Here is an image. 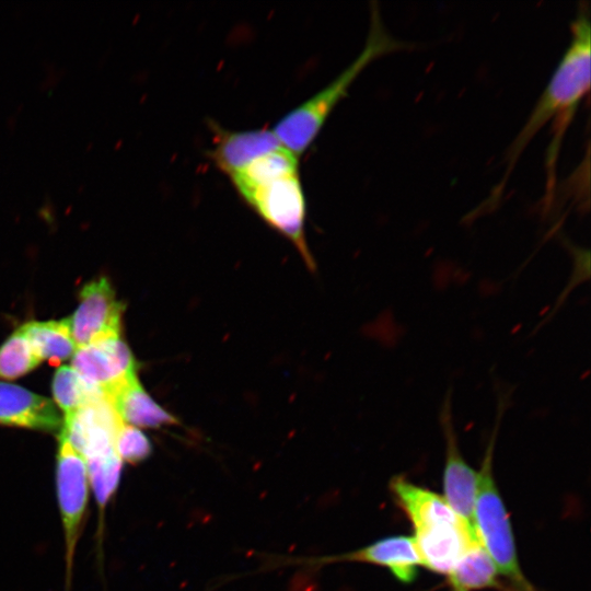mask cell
Wrapping results in <instances>:
<instances>
[{"instance_id": "14", "label": "cell", "mask_w": 591, "mask_h": 591, "mask_svg": "<svg viewBox=\"0 0 591 591\" xmlns=\"http://www.w3.org/2000/svg\"><path fill=\"white\" fill-rule=\"evenodd\" d=\"M120 419L134 427L160 428L177 424V419L162 408L143 390L138 378L107 398Z\"/></svg>"}, {"instance_id": "9", "label": "cell", "mask_w": 591, "mask_h": 591, "mask_svg": "<svg viewBox=\"0 0 591 591\" xmlns=\"http://www.w3.org/2000/svg\"><path fill=\"white\" fill-rule=\"evenodd\" d=\"M439 420L445 441L443 498L463 521L475 529L474 508L479 474L467 464L459 448L452 414V387L444 395Z\"/></svg>"}, {"instance_id": "17", "label": "cell", "mask_w": 591, "mask_h": 591, "mask_svg": "<svg viewBox=\"0 0 591 591\" xmlns=\"http://www.w3.org/2000/svg\"><path fill=\"white\" fill-rule=\"evenodd\" d=\"M51 390L55 402L63 412L65 417L103 396L86 384L73 368L67 366L60 367L55 372Z\"/></svg>"}, {"instance_id": "19", "label": "cell", "mask_w": 591, "mask_h": 591, "mask_svg": "<svg viewBox=\"0 0 591 591\" xmlns=\"http://www.w3.org/2000/svg\"><path fill=\"white\" fill-rule=\"evenodd\" d=\"M115 449L123 462L137 464L152 453V444L137 427L123 424L115 437Z\"/></svg>"}, {"instance_id": "2", "label": "cell", "mask_w": 591, "mask_h": 591, "mask_svg": "<svg viewBox=\"0 0 591 591\" xmlns=\"http://www.w3.org/2000/svg\"><path fill=\"white\" fill-rule=\"evenodd\" d=\"M410 43L395 38L386 30L378 2H370V27L363 49L332 82L299 106L287 113L274 127L281 143L297 157L315 140L335 106L374 59L397 50L409 49Z\"/></svg>"}, {"instance_id": "11", "label": "cell", "mask_w": 591, "mask_h": 591, "mask_svg": "<svg viewBox=\"0 0 591 591\" xmlns=\"http://www.w3.org/2000/svg\"><path fill=\"white\" fill-rule=\"evenodd\" d=\"M210 128L213 137L208 155L227 175L265 153L285 147L267 127L234 131L210 123Z\"/></svg>"}, {"instance_id": "8", "label": "cell", "mask_w": 591, "mask_h": 591, "mask_svg": "<svg viewBox=\"0 0 591 591\" xmlns=\"http://www.w3.org/2000/svg\"><path fill=\"white\" fill-rule=\"evenodd\" d=\"M123 424L109 401L102 396L66 416L61 432L86 464L118 455L115 437Z\"/></svg>"}, {"instance_id": "3", "label": "cell", "mask_w": 591, "mask_h": 591, "mask_svg": "<svg viewBox=\"0 0 591 591\" xmlns=\"http://www.w3.org/2000/svg\"><path fill=\"white\" fill-rule=\"evenodd\" d=\"M511 392H497L496 422L478 471L479 480L474 508V526L480 545L494 561L510 591H536L523 575L510 519L493 475L495 442L501 419L511 403Z\"/></svg>"}, {"instance_id": "7", "label": "cell", "mask_w": 591, "mask_h": 591, "mask_svg": "<svg viewBox=\"0 0 591 591\" xmlns=\"http://www.w3.org/2000/svg\"><path fill=\"white\" fill-rule=\"evenodd\" d=\"M79 298L77 310L65 318L77 348L119 336L124 304L106 278L86 283Z\"/></svg>"}, {"instance_id": "4", "label": "cell", "mask_w": 591, "mask_h": 591, "mask_svg": "<svg viewBox=\"0 0 591 591\" xmlns=\"http://www.w3.org/2000/svg\"><path fill=\"white\" fill-rule=\"evenodd\" d=\"M236 192L269 227L289 239L305 263L313 267L314 263L305 242L306 207L299 171Z\"/></svg>"}, {"instance_id": "12", "label": "cell", "mask_w": 591, "mask_h": 591, "mask_svg": "<svg viewBox=\"0 0 591 591\" xmlns=\"http://www.w3.org/2000/svg\"><path fill=\"white\" fill-rule=\"evenodd\" d=\"M62 422L49 398L22 386L0 382V425L59 434Z\"/></svg>"}, {"instance_id": "10", "label": "cell", "mask_w": 591, "mask_h": 591, "mask_svg": "<svg viewBox=\"0 0 591 591\" xmlns=\"http://www.w3.org/2000/svg\"><path fill=\"white\" fill-rule=\"evenodd\" d=\"M390 488L397 505L413 523L414 537L432 535L467 524L452 510L442 496L413 484L404 475L393 477Z\"/></svg>"}, {"instance_id": "6", "label": "cell", "mask_w": 591, "mask_h": 591, "mask_svg": "<svg viewBox=\"0 0 591 591\" xmlns=\"http://www.w3.org/2000/svg\"><path fill=\"white\" fill-rule=\"evenodd\" d=\"M72 367L86 384L106 398L137 378L135 358L120 336L78 347Z\"/></svg>"}, {"instance_id": "1", "label": "cell", "mask_w": 591, "mask_h": 591, "mask_svg": "<svg viewBox=\"0 0 591 591\" xmlns=\"http://www.w3.org/2000/svg\"><path fill=\"white\" fill-rule=\"evenodd\" d=\"M571 39L547 86L541 94L528 120L506 152L507 164L502 179L480 207L483 211L494 209L520 155L533 137L554 120V137L547 149L546 205L552 202L556 160L565 132L573 119L582 99L590 90L591 25L588 2H580L575 20L570 24Z\"/></svg>"}, {"instance_id": "15", "label": "cell", "mask_w": 591, "mask_h": 591, "mask_svg": "<svg viewBox=\"0 0 591 591\" xmlns=\"http://www.w3.org/2000/svg\"><path fill=\"white\" fill-rule=\"evenodd\" d=\"M448 575L451 591H475L487 588L509 591L500 582L498 570L480 543L472 545Z\"/></svg>"}, {"instance_id": "5", "label": "cell", "mask_w": 591, "mask_h": 591, "mask_svg": "<svg viewBox=\"0 0 591 591\" xmlns=\"http://www.w3.org/2000/svg\"><path fill=\"white\" fill-rule=\"evenodd\" d=\"M56 490L65 535L67 588L73 556L89 501L90 480L83 456L61 431L58 434Z\"/></svg>"}, {"instance_id": "13", "label": "cell", "mask_w": 591, "mask_h": 591, "mask_svg": "<svg viewBox=\"0 0 591 591\" xmlns=\"http://www.w3.org/2000/svg\"><path fill=\"white\" fill-rule=\"evenodd\" d=\"M362 561L387 568L403 583L413 582L422 566L413 537L393 535L380 538L358 551L313 559L312 563Z\"/></svg>"}, {"instance_id": "18", "label": "cell", "mask_w": 591, "mask_h": 591, "mask_svg": "<svg viewBox=\"0 0 591 591\" xmlns=\"http://www.w3.org/2000/svg\"><path fill=\"white\" fill-rule=\"evenodd\" d=\"M39 362L20 327L0 346V379L22 376L35 369Z\"/></svg>"}, {"instance_id": "16", "label": "cell", "mask_w": 591, "mask_h": 591, "mask_svg": "<svg viewBox=\"0 0 591 591\" xmlns=\"http://www.w3.org/2000/svg\"><path fill=\"white\" fill-rule=\"evenodd\" d=\"M39 361L58 364L73 356L77 346L66 320L31 321L20 326Z\"/></svg>"}]
</instances>
